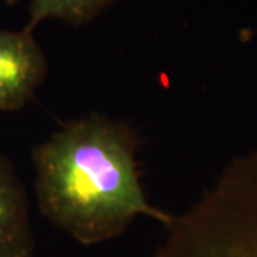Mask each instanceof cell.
Returning <instances> with one entry per match:
<instances>
[{
	"mask_svg": "<svg viewBox=\"0 0 257 257\" xmlns=\"http://www.w3.org/2000/svg\"><path fill=\"white\" fill-rule=\"evenodd\" d=\"M39 209L83 244L117 236L136 216L169 226L173 217L147 202L132 138L101 117L72 121L35 149Z\"/></svg>",
	"mask_w": 257,
	"mask_h": 257,
	"instance_id": "obj_1",
	"label": "cell"
},
{
	"mask_svg": "<svg viewBox=\"0 0 257 257\" xmlns=\"http://www.w3.org/2000/svg\"><path fill=\"white\" fill-rule=\"evenodd\" d=\"M167 229L157 257H257V152L233 162Z\"/></svg>",
	"mask_w": 257,
	"mask_h": 257,
	"instance_id": "obj_2",
	"label": "cell"
},
{
	"mask_svg": "<svg viewBox=\"0 0 257 257\" xmlns=\"http://www.w3.org/2000/svg\"><path fill=\"white\" fill-rule=\"evenodd\" d=\"M46 76V60L32 32L0 29V111L19 110Z\"/></svg>",
	"mask_w": 257,
	"mask_h": 257,
	"instance_id": "obj_3",
	"label": "cell"
},
{
	"mask_svg": "<svg viewBox=\"0 0 257 257\" xmlns=\"http://www.w3.org/2000/svg\"><path fill=\"white\" fill-rule=\"evenodd\" d=\"M35 247L26 193L0 159V257H32Z\"/></svg>",
	"mask_w": 257,
	"mask_h": 257,
	"instance_id": "obj_4",
	"label": "cell"
},
{
	"mask_svg": "<svg viewBox=\"0 0 257 257\" xmlns=\"http://www.w3.org/2000/svg\"><path fill=\"white\" fill-rule=\"evenodd\" d=\"M16 3L22 0H9ZM28 2L29 23L25 30L32 29L47 19H62L80 25L92 20L111 0H25Z\"/></svg>",
	"mask_w": 257,
	"mask_h": 257,
	"instance_id": "obj_5",
	"label": "cell"
}]
</instances>
